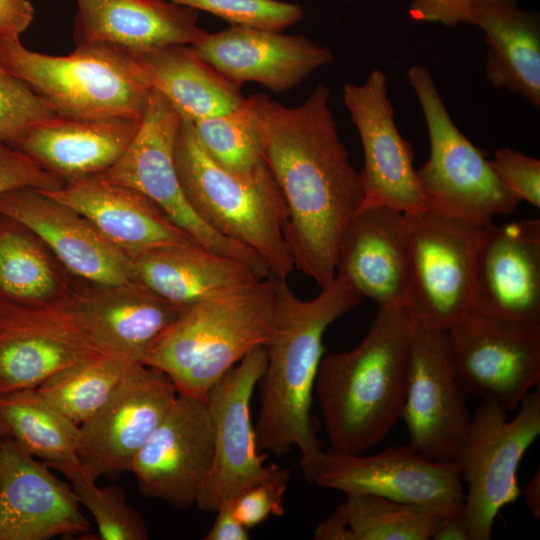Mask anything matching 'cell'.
<instances>
[{
    "label": "cell",
    "mask_w": 540,
    "mask_h": 540,
    "mask_svg": "<svg viewBox=\"0 0 540 540\" xmlns=\"http://www.w3.org/2000/svg\"><path fill=\"white\" fill-rule=\"evenodd\" d=\"M519 0H410L409 18L417 23L431 22L454 27L471 22L475 7L482 3L517 4Z\"/></svg>",
    "instance_id": "obj_42"
},
{
    "label": "cell",
    "mask_w": 540,
    "mask_h": 540,
    "mask_svg": "<svg viewBox=\"0 0 540 540\" xmlns=\"http://www.w3.org/2000/svg\"><path fill=\"white\" fill-rule=\"evenodd\" d=\"M525 504L532 516L540 519V471L535 473L534 477L523 489Z\"/></svg>",
    "instance_id": "obj_46"
},
{
    "label": "cell",
    "mask_w": 540,
    "mask_h": 540,
    "mask_svg": "<svg viewBox=\"0 0 540 540\" xmlns=\"http://www.w3.org/2000/svg\"><path fill=\"white\" fill-rule=\"evenodd\" d=\"M205 540H248L249 530L236 517L232 501L220 506Z\"/></svg>",
    "instance_id": "obj_44"
},
{
    "label": "cell",
    "mask_w": 540,
    "mask_h": 540,
    "mask_svg": "<svg viewBox=\"0 0 540 540\" xmlns=\"http://www.w3.org/2000/svg\"><path fill=\"white\" fill-rule=\"evenodd\" d=\"M0 60L66 117L141 120L153 90L134 55L102 44L54 56L0 40Z\"/></svg>",
    "instance_id": "obj_6"
},
{
    "label": "cell",
    "mask_w": 540,
    "mask_h": 540,
    "mask_svg": "<svg viewBox=\"0 0 540 540\" xmlns=\"http://www.w3.org/2000/svg\"><path fill=\"white\" fill-rule=\"evenodd\" d=\"M314 530L316 540H429L448 514L373 494H346Z\"/></svg>",
    "instance_id": "obj_32"
},
{
    "label": "cell",
    "mask_w": 540,
    "mask_h": 540,
    "mask_svg": "<svg viewBox=\"0 0 540 540\" xmlns=\"http://www.w3.org/2000/svg\"><path fill=\"white\" fill-rule=\"evenodd\" d=\"M274 316L270 276L184 307L143 364L165 373L178 393L201 400L249 352L265 346Z\"/></svg>",
    "instance_id": "obj_4"
},
{
    "label": "cell",
    "mask_w": 540,
    "mask_h": 540,
    "mask_svg": "<svg viewBox=\"0 0 540 540\" xmlns=\"http://www.w3.org/2000/svg\"><path fill=\"white\" fill-rule=\"evenodd\" d=\"M412 329L407 309L378 307L359 345L323 355L314 395L331 450L365 453L401 419Z\"/></svg>",
    "instance_id": "obj_3"
},
{
    "label": "cell",
    "mask_w": 540,
    "mask_h": 540,
    "mask_svg": "<svg viewBox=\"0 0 540 540\" xmlns=\"http://www.w3.org/2000/svg\"><path fill=\"white\" fill-rule=\"evenodd\" d=\"M289 476V469L273 463L266 477L232 501L236 517L248 530L263 523L270 516L280 517L284 514L283 496Z\"/></svg>",
    "instance_id": "obj_39"
},
{
    "label": "cell",
    "mask_w": 540,
    "mask_h": 540,
    "mask_svg": "<svg viewBox=\"0 0 540 540\" xmlns=\"http://www.w3.org/2000/svg\"><path fill=\"white\" fill-rule=\"evenodd\" d=\"M192 123L207 153L230 172L247 177L265 163L261 123L253 95L227 113Z\"/></svg>",
    "instance_id": "obj_35"
},
{
    "label": "cell",
    "mask_w": 540,
    "mask_h": 540,
    "mask_svg": "<svg viewBox=\"0 0 540 540\" xmlns=\"http://www.w3.org/2000/svg\"><path fill=\"white\" fill-rule=\"evenodd\" d=\"M152 89L191 121L227 113L244 97L240 86L187 45H170L134 55Z\"/></svg>",
    "instance_id": "obj_30"
},
{
    "label": "cell",
    "mask_w": 540,
    "mask_h": 540,
    "mask_svg": "<svg viewBox=\"0 0 540 540\" xmlns=\"http://www.w3.org/2000/svg\"><path fill=\"white\" fill-rule=\"evenodd\" d=\"M266 359L265 346L255 348L224 374L205 397L213 425L214 460L195 504L202 512L215 513L266 477L270 470V465L264 463L267 454H261L257 447L250 414L251 399Z\"/></svg>",
    "instance_id": "obj_14"
},
{
    "label": "cell",
    "mask_w": 540,
    "mask_h": 540,
    "mask_svg": "<svg viewBox=\"0 0 540 540\" xmlns=\"http://www.w3.org/2000/svg\"><path fill=\"white\" fill-rule=\"evenodd\" d=\"M42 191L85 216L131 260L156 249L195 242L149 197L101 175Z\"/></svg>",
    "instance_id": "obj_25"
},
{
    "label": "cell",
    "mask_w": 540,
    "mask_h": 540,
    "mask_svg": "<svg viewBox=\"0 0 540 540\" xmlns=\"http://www.w3.org/2000/svg\"><path fill=\"white\" fill-rule=\"evenodd\" d=\"M75 278L21 222L0 214V299L42 305L73 294Z\"/></svg>",
    "instance_id": "obj_31"
},
{
    "label": "cell",
    "mask_w": 540,
    "mask_h": 540,
    "mask_svg": "<svg viewBox=\"0 0 540 540\" xmlns=\"http://www.w3.org/2000/svg\"><path fill=\"white\" fill-rule=\"evenodd\" d=\"M133 281L181 307L264 279L245 263L196 242L174 245L132 259Z\"/></svg>",
    "instance_id": "obj_28"
},
{
    "label": "cell",
    "mask_w": 540,
    "mask_h": 540,
    "mask_svg": "<svg viewBox=\"0 0 540 540\" xmlns=\"http://www.w3.org/2000/svg\"><path fill=\"white\" fill-rule=\"evenodd\" d=\"M89 527L71 486L11 438L0 443V540H47Z\"/></svg>",
    "instance_id": "obj_21"
},
{
    "label": "cell",
    "mask_w": 540,
    "mask_h": 540,
    "mask_svg": "<svg viewBox=\"0 0 540 540\" xmlns=\"http://www.w3.org/2000/svg\"><path fill=\"white\" fill-rule=\"evenodd\" d=\"M0 415L11 439L44 463L78 459L80 426L53 407L36 388L0 394Z\"/></svg>",
    "instance_id": "obj_33"
},
{
    "label": "cell",
    "mask_w": 540,
    "mask_h": 540,
    "mask_svg": "<svg viewBox=\"0 0 540 540\" xmlns=\"http://www.w3.org/2000/svg\"><path fill=\"white\" fill-rule=\"evenodd\" d=\"M518 412L482 400L471 416L455 462L467 490L460 511L468 540L491 539L499 511L520 492L517 471L525 452L540 434V393L530 391Z\"/></svg>",
    "instance_id": "obj_8"
},
{
    "label": "cell",
    "mask_w": 540,
    "mask_h": 540,
    "mask_svg": "<svg viewBox=\"0 0 540 540\" xmlns=\"http://www.w3.org/2000/svg\"><path fill=\"white\" fill-rule=\"evenodd\" d=\"M174 161L183 194L212 230L256 253L270 276L287 279L294 270L284 226L287 207L266 161L252 175H236L204 149L191 120L179 125Z\"/></svg>",
    "instance_id": "obj_5"
},
{
    "label": "cell",
    "mask_w": 540,
    "mask_h": 540,
    "mask_svg": "<svg viewBox=\"0 0 540 540\" xmlns=\"http://www.w3.org/2000/svg\"><path fill=\"white\" fill-rule=\"evenodd\" d=\"M133 363L96 354L62 368L36 389L77 425L90 419L110 398Z\"/></svg>",
    "instance_id": "obj_34"
},
{
    "label": "cell",
    "mask_w": 540,
    "mask_h": 540,
    "mask_svg": "<svg viewBox=\"0 0 540 540\" xmlns=\"http://www.w3.org/2000/svg\"><path fill=\"white\" fill-rule=\"evenodd\" d=\"M87 336L102 354L142 363L184 307L135 281L97 284L78 280L72 294Z\"/></svg>",
    "instance_id": "obj_22"
},
{
    "label": "cell",
    "mask_w": 540,
    "mask_h": 540,
    "mask_svg": "<svg viewBox=\"0 0 540 540\" xmlns=\"http://www.w3.org/2000/svg\"><path fill=\"white\" fill-rule=\"evenodd\" d=\"M0 214L30 228L75 278L97 284L132 279V260L81 213L30 187L0 193Z\"/></svg>",
    "instance_id": "obj_20"
},
{
    "label": "cell",
    "mask_w": 540,
    "mask_h": 540,
    "mask_svg": "<svg viewBox=\"0 0 540 540\" xmlns=\"http://www.w3.org/2000/svg\"><path fill=\"white\" fill-rule=\"evenodd\" d=\"M342 95L364 153L359 172L364 189L360 208L386 206L405 215L428 211L413 166L412 146L395 123L386 74L374 69L363 84H344Z\"/></svg>",
    "instance_id": "obj_16"
},
{
    "label": "cell",
    "mask_w": 540,
    "mask_h": 540,
    "mask_svg": "<svg viewBox=\"0 0 540 540\" xmlns=\"http://www.w3.org/2000/svg\"><path fill=\"white\" fill-rule=\"evenodd\" d=\"M253 97L264 159L287 207L284 238L294 268L323 287L336 276L340 237L364 199L330 109V90L319 83L297 107Z\"/></svg>",
    "instance_id": "obj_1"
},
{
    "label": "cell",
    "mask_w": 540,
    "mask_h": 540,
    "mask_svg": "<svg viewBox=\"0 0 540 540\" xmlns=\"http://www.w3.org/2000/svg\"><path fill=\"white\" fill-rule=\"evenodd\" d=\"M177 395L165 373L142 363L131 364L106 403L80 425L78 460L85 473L96 481L130 471Z\"/></svg>",
    "instance_id": "obj_15"
},
{
    "label": "cell",
    "mask_w": 540,
    "mask_h": 540,
    "mask_svg": "<svg viewBox=\"0 0 540 540\" xmlns=\"http://www.w3.org/2000/svg\"><path fill=\"white\" fill-rule=\"evenodd\" d=\"M216 15L233 26L282 31L299 22L303 9L278 0H165Z\"/></svg>",
    "instance_id": "obj_38"
},
{
    "label": "cell",
    "mask_w": 540,
    "mask_h": 540,
    "mask_svg": "<svg viewBox=\"0 0 540 540\" xmlns=\"http://www.w3.org/2000/svg\"><path fill=\"white\" fill-rule=\"evenodd\" d=\"M213 460L214 432L205 401L178 393L130 471L146 497L188 509L196 504Z\"/></svg>",
    "instance_id": "obj_18"
},
{
    "label": "cell",
    "mask_w": 540,
    "mask_h": 540,
    "mask_svg": "<svg viewBox=\"0 0 540 540\" xmlns=\"http://www.w3.org/2000/svg\"><path fill=\"white\" fill-rule=\"evenodd\" d=\"M181 120L173 105L153 89L128 149L114 166L99 175L149 197L204 248L245 263L261 278L270 276L267 266L256 253L212 230L186 200L174 161L175 139Z\"/></svg>",
    "instance_id": "obj_9"
},
{
    "label": "cell",
    "mask_w": 540,
    "mask_h": 540,
    "mask_svg": "<svg viewBox=\"0 0 540 540\" xmlns=\"http://www.w3.org/2000/svg\"><path fill=\"white\" fill-rule=\"evenodd\" d=\"M413 319L447 330L471 309L483 229L430 210L405 215Z\"/></svg>",
    "instance_id": "obj_10"
},
{
    "label": "cell",
    "mask_w": 540,
    "mask_h": 540,
    "mask_svg": "<svg viewBox=\"0 0 540 540\" xmlns=\"http://www.w3.org/2000/svg\"><path fill=\"white\" fill-rule=\"evenodd\" d=\"M466 395L446 330L413 319L401 417L409 445L430 459L455 461L471 420Z\"/></svg>",
    "instance_id": "obj_13"
},
{
    "label": "cell",
    "mask_w": 540,
    "mask_h": 540,
    "mask_svg": "<svg viewBox=\"0 0 540 540\" xmlns=\"http://www.w3.org/2000/svg\"><path fill=\"white\" fill-rule=\"evenodd\" d=\"M466 393L516 410L540 381V325H521L469 311L446 330Z\"/></svg>",
    "instance_id": "obj_12"
},
{
    "label": "cell",
    "mask_w": 540,
    "mask_h": 540,
    "mask_svg": "<svg viewBox=\"0 0 540 540\" xmlns=\"http://www.w3.org/2000/svg\"><path fill=\"white\" fill-rule=\"evenodd\" d=\"M76 45L102 44L138 55L170 45H193L208 33L198 11L165 0H76Z\"/></svg>",
    "instance_id": "obj_26"
},
{
    "label": "cell",
    "mask_w": 540,
    "mask_h": 540,
    "mask_svg": "<svg viewBox=\"0 0 540 540\" xmlns=\"http://www.w3.org/2000/svg\"><path fill=\"white\" fill-rule=\"evenodd\" d=\"M270 279L274 316L265 345L266 364L257 384L260 396L256 441L263 453L278 457L298 448L301 466L322 450L311 410L324 353V333L335 320L357 307L363 297L338 276L309 300L298 297L287 279Z\"/></svg>",
    "instance_id": "obj_2"
},
{
    "label": "cell",
    "mask_w": 540,
    "mask_h": 540,
    "mask_svg": "<svg viewBox=\"0 0 540 540\" xmlns=\"http://www.w3.org/2000/svg\"><path fill=\"white\" fill-rule=\"evenodd\" d=\"M336 276L387 310L409 307L405 214L386 206L360 208L338 244Z\"/></svg>",
    "instance_id": "obj_24"
},
{
    "label": "cell",
    "mask_w": 540,
    "mask_h": 540,
    "mask_svg": "<svg viewBox=\"0 0 540 540\" xmlns=\"http://www.w3.org/2000/svg\"><path fill=\"white\" fill-rule=\"evenodd\" d=\"M407 80L429 136V158L416 170L428 210L481 229L493 225L497 216L514 212L520 201L497 178L484 152L453 122L429 69L413 65Z\"/></svg>",
    "instance_id": "obj_7"
},
{
    "label": "cell",
    "mask_w": 540,
    "mask_h": 540,
    "mask_svg": "<svg viewBox=\"0 0 540 540\" xmlns=\"http://www.w3.org/2000/svg\"><path fill=\"white\" fill-rule=\"evenodd\" d=\"M470 311L498 320L540 325V220L483 229Z\"/></svg>",
    "instance_id": "obj_19"
},
{
    "label": "cell",
    "mask_w": 540,
    "mask_h": 540,
    "mask_svg": "<svg viewBox=\"0 0 540 540\" xmlns=\"http://www.w3.org/2000/svg\"><path fill=\"white\" fill-rule=\"evenodd\" d=\"M57 115L48 101L0 60V143L11 145L34 126Z\"/></svg>",
    "instance_id": "obj_37"
},
{
    "label": "cell",
    "mask_w": 540,
    "mask_h": 540,
    "mask_svg": "<svg viewBox=\"0 0 540 540\" xmlns=\"http://www.w3.org/2000/svg\"><path fill=\"white\" fill-rule=\"evenodd\" d=\"M433 540H468L460 512L447 516L433 534Z\"/></svg>",
    "instance_id": "obj_45"
},
{
    "label": "cell",
    "mask_w": 540,
    "mask_h": 540,
    "mask_svg": "<svg viewBox=\"0 0 540 540\" xmlns=\"http://www.w3.org/2000/svg\"><path fill=\"white\" fill-rule=\"evenodd\" d=\"M491 167L500 182L519 201L540 207V161L517 150L502 148L494 153Z\"/></svg>",
    "instance_id": "obj_40"
},
{
    "label": "cell",
    "mask_w": 540,
    "mask_h": 540,
    "mask_svg": "<svg viewBox=\"0 0 540 540\" xmlns=\"http://www.w3.org/2000/svg\"><path fill=\"white\" fill-rule=\"evenodd\" d=\"M46 465L68 479L79 504L92 514L102 540L149 538L143 516L127 502L125 491L120 486L99 488L96 481L85 473L78 459Z\"/></svg>",
    "instance_id": "obj_36"
},
{
    "label": "cell",
    "mask_w": 540,
    "mask_h": 540,
    "mask_svg": "<svg viewBox=\"0 0 540 540\" xmlns=\"http://www.w3.org/2000/svg\"><path fill=\"white\" fill-rule=\"evenodd\" d=\"M223 76L241 85L259 83L274 93L300 84L333 60L331 50L304 35L233 26L190 45Z\"/></svg>",
    "instance_id": "obj_23"
},
{
    "label": "cell",
    "mask_w": 540,
    "mask_h": 540,
    "mask_svg": "<svg viewBox=\"0 0 540 540\" xmlns=\"http://www.w3.org/2000/svg\"><path fill=\"white\" fill-rule=\"evenodd\" d=\"M63 185L62 180L42 169L29 156L0 143V193L23 187L56 190Z\"/></svg>",
    "instance_id": "obj_41"
},
{
    "label": "cell",
    "mask_w": 540,
    "mask_h": 540,
    "mask_svg": "<svg viewBox=\"0 0 540 540\" xmlns=\"http://www.w3.org/2000/svg\"><path fill=\"white\" fill-rule=\"evenodd\" d=\"M301 469L307 481L345 495L373 494L448 514L459 513L464 501L457 463L430 459L409 444L372 455L322 449Z\"/></svg>",
    "instance_id": "obj_11"
},
{
    "label": "cell",
    "mask_w": 540,
    "mask_h": 540,
    "mask_svg": "<svg viewBox=\"0 0 540 540\" xmlns=\"http://www.w3.org/2000/svg\"><path fill=\"white\" fill-rule=\"evenodd\" d=\"M29 0H0V40H16L34 20Z\"/></svg>",
    "instance_id": "obj_43"
},
{
    "label": "cell",
    "mask_w": 540,
    "mask_h": 540,
    "mask_svg": "<svg viewBox=\"0 0 540 540\" xmlns=\"http://www.w3.org/2000/svg\"><path fill=\"white\" fill-rule=\"evenodd\" d=\"M100 353L72 295L42 305L0 299V394L37 388L62 368Z\"/></svg>",
    "instance_id": "obj_17"
},
{
    "label": "cell",
    "mask_w": 540,
    "mask_h": 540,
    "mask_svg": "<svg viewBox=\"0 0 540 540\" xmlns=\"http://www.w3.org/2000/svg\"><path fill=\"white\" fill-rule=\"evenodd\" d=\"M6 438H11V433L0 415V443Z\"/></svg>",
    "instance_id": "obj_47"
},
{
    "label": "cell",
    "mask_w": 540,
    "mask_h": 540,
    "mask_svg": "<svg viewBox=\"0 0 540 540\" xmlns=\"http://www.w3.org/2000/svg\"><path fill=\"white\" fill-rule=\"evenodd\" d=\"M141 120L57 115L34 126L10 146L65 184L114 166L134 139Z\"/></svg>",
    "instance_id": "obj_27"
},
{
    "label": "cell",
    "mask_w": 540,
    "mask_h": 540,
    "mask_svg": "<svg viewBox=\"0 0 540 540\" xmlns=\"http://www.w3.org/2000/svg\"><path fill=\"white\" fill-rule=\"evenodd\" d=\"M470 24L484 33L487 46L485 75L498 89H506L540 108V17L517 4L482 3Z\"/></svg>",
    "instance_id": "obj_29"
}]
</instances>
